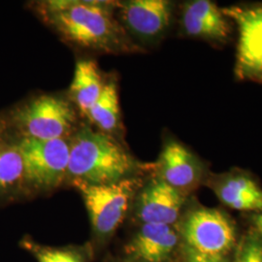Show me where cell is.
<instances>
[{"instance_id": "obj_17", "label": "cell", "mask_w": 262, "mask_h": 262, "mask_svg": "<svg viewBox=\"0 0 262 262\" xmlns=\"http://www.w3.org/2000/svg\"><path fill=\"white\" fill-rule=\"evenodd\" d=\"M182 13H185L198 19L199 21L215 28L227 38L230 34V25L223 11L208 0L190 1L184 6Z\"/></svg>"}, {"instance_id": "obj_4", "label": "cell", "mask_w": 262, "mask_h": 262, "mask_svg": "<svg viewBox=\"0 0 262 262\" xmlns=\"http://www.w3.org/2000/svg\"><path fill=\"white\" fill-rule=\"evenodd\" d=\"M91 220L94 239L107 243L121 226L143 187L140 177L124 179L110 184H76Z\"/></svg>"}, {"instance_id": "obj_13", "label": "cell", "mask_w": 262, "mask_h": 262, "mask_svg": "<svg viewBox=\"0 0 262 262\" xmlns=\"http://www.w3.org/2000/svg\"><path fill=\"white\" fill-rule=\"evenodd\" d=\"M215 192L224 204L234 210L262 213V189L247 175L226 176L216 184Z\"/></svg>"}, {"instance_id": "obj_2", "label": "cell", "mask_w": 262, "mask_h": 262, "mask_svg": "<svg viewBox=\"0 0 262 262\" xmlns=\"http://www.w3.org/2000/svg\"><path fill=\"white\" fill-rule=\"evenodd\" d=\"M70 158L67 181L73 184L103 185L140 177L156 168L138 161L117 137L81 126L69 138Z\"/></svg>"}, {"instance_id": "obj_9", "label": "cell", "mask_w": 262, "mask_h": 262, "mask_svg": "<svg viewBox=\"0 0 262 262\" xmlns=\"http://www.w3.org/2000/svg\"><path fill=\"white\" fill-rule=\"evenodd\" d=\"M185 195L159 177L141 187L135 197V215L141 224L174 225L180 219Z\"/></svg>"}, {"instance_id": "obj_6", "label": "cell", "mask_w": 262, "mask_h": 262, "mask_svg": "<svg viewBox=\"0 0 262 262\" xmlns=\"http://www.w3.org/2000/svg\"><path fill=\"white\" fill-rule=\"evenodd\" d=\"M25 170V184L29 190L50 193L67 182L70 141L20 138L18 142Z\"/></svg>"}, {"instance_id": "obj_16", "label": "cell", "mask_w": 262, "mask_h": 262, "mask_svg": "<svg viewBox=\"0 0 262 262\" xmlns=\"http://www.w3.org/2000/svg\"><path fill=\"white\" fill-rule=\"evenodd\" d=\"M26 187L23 158L18 143L0 140V193Z\"/></svg>"}, {"instance_id": "obj_15", "label": "cell", "mask_w": 262, "mask_h": 262, "mask_svg": "<svg viewBox=\"0 0 262 262\" xmlns=\"http://www.w3.org/2000/svg\"><path fill=\"white\" fill-rule=\"evenodd\" d=\"M20 246L38 262H91L93 257V250L89 245L52 247L26 237L21 240Z\"/></svg>"}, {"instance_id": "obj_8", "label": "cell", "mask_w": 262, "mask_h": 262, "mask_svg": "<svg viewBox=\"0 0 262 262\" xmlns=\"http://www.w3.org/2000/svg\"><path fill=\"white\" fill-rule=\"evenodd\" d=\"M173 4L167 0H129L119 2L116 16L131 38L149 43L168 30Z\"/></svg>"}, {"instance_id": "obj_5", "label": "cell", "mask_w": 262, "mask_h": 262, "mask_svg": "<svg viewBox=\"0 0 262 262\" xmlns=\"http://www.w3.org/2000/svg\"><path fill=\"white\" fill-rule=\"evenodd\" d=\"M12 120L20 138L68 139L79 128L78 109L68 97L56 94L32 97L14 111Z\"/></svg>"}, {"instance_id": "obj_3", "label": "cell", "mask_w": 262, "mask_h": 262, "mask_svg": "<svg viewBox=\"0 0 262 262\" xmlns=\"http://www.w3.org/2000/svg\"><path fill=\"white\" fill-rule=\"evenodd\" d=\"M177 229L184 262H229L234 254V225L220 210H191L183 217Z\"/></svg>"}, {"instance_id": "obj_11", "label": "cell", "mask_w": 262, "mask_h": 262, "mask_svg": "<svg viewBox=\"0 0 262 262\" xmlns=\"http://www.w3.org/2000/svg\"><path fill=\"white\" fill-rule=\"evenodd\" d=\"M156 169L158 177L184 195L196 186L201 177L198 159L177 141L169 140L164 144Z\"/></svg>"}, {"instance_id": "obj_1", "label": "cell", "mask_w": 262, "mask_h": 262, "mask_svg": "<svg viewBox=\"0 0 262 262\" xmlns=\"http://www.w3.org/2000/svg\"><path fill=\"white\" fill-rule=\"evenodd\" d=\"M119 2L48 0L34 4L39 18L66 44L88 52L122 55L142 51L116 16Z\"/></svg>"}, {"instance_id": "obj_14", "label": "cell", "mask_w": 262, "mask_h": 262, "mask_svg": "<svg viewBox=\"0 0 262 262\" xmlns=\"http://www.w3.org/2000/svg\"><path fill=\"white\" fill-rule=\"evenodd\" d=\"M86 117L98 130L115 136L122 128L121 108L117 80L105 81L103 91ZM116 137V136H115Z\"/></svg>"}, {"instance_id": "obj_12", "label": "cell", "mask_w": 262, "mask_h": 262, "mask_svg": "<svg viewBox=\"0 0 262 262\" xmlns=\"http://www.w3.org/2000/svg\"><path fill=\"white\" fill-rule=\"evenodd\" d=\"M98 64L93 59L77 61L68 98L79 112L88 115L103 91L105 80Z\"/></svg>"}, {"instance_id": "obj_18", "label": "cell", "mask_w": 262, "mask_h": 262, "mask_svg": "<svg viewBox=\"0 0 262 262\" xmlns=\"http://www.w3.org/2000/svg\"><path fill=\"white\" fill-rule=\"evenodd\" d=\"M233 262H262V237L256 230L244 235L236 245Z\"/></svg>"}, {"instance_id": "obj_7", "label": "cell", "mask_w": 262, "mask_h": 262, "mask_svg": "<svg viewBox=\"0 0 262 262\" xmlns=\"http://www.w3.org/2000/svg\"><path fill=\"white\" fill-rule=\"evenodd\" d=\"M238 28L235 75L241 81L262 83V5L222 10Z\"/></svg>"}, {"instance_id": "obj_19", "label": "cell", "mask_w": 262, "mask_h": 262, "mask_svg": "<svg viewBox=\"0 0 262 262\" xmlns=\"http://www.w3.org/2000/svg\"><path fill=\"white\" fill-rule=\"evenodd\" d=\"M253 223L256 227V231L262 237V213H257L256 215H253Z\"/></svg>"}, {"instance_id": "obj_10", "label": "cell", "mask_w": 262, "mask_h": 262, "mask_svg": "<svg viewBox=\"0 0 262 262\" xmlns=\"http://www.w3.org/2000/svg\"><path fill=\"white\" fill-rule=\"evenodd\" d=\"M179 244L174 225L142 224L124 247L126 262H168Z\"/></svg>"}]
</instances>
